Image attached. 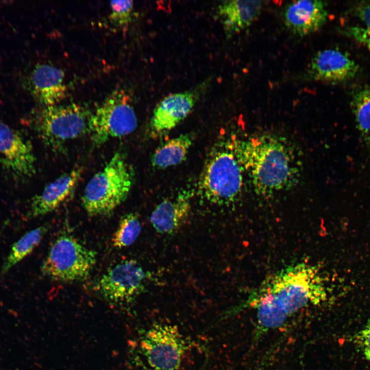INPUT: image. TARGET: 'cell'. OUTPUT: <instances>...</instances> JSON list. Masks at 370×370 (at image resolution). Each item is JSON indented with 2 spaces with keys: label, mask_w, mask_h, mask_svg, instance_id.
Listing matches in <instances>:
<instances>
[{
  "label": "cell",
  "mask_w": 370,
  "mask_h": 370,
  "mask_svg": "<svg viewBox=\"0 0 370 370\" xmlns=\"http://www.w3.org/2000/svg\"><path fill=\"white\" fill-rule=\"evenodd\" d=\"M192 142L193 136L190 134L169 140L154 153L152 159L153 166L157 169H165L181 163L186 160Z\"/></svg>",
  "instance_id": "d6986e66"
},
{
  "label": "cell",
  "mask_w": 370,
  "mask_h": 370,
  "mask_svg": "<svg viewBox=\"0 0 370 370\" xmlns=\"http://www.w3.org/2000/svg\"><path fill=\"white\" fill-rule=\"evenodd\" d=\"M133 178L134 173L124 155L117 152L84 189L82 203L87 214L89 216L110 214L127 198Z\"/></svg>",
  "instance_id": "3957f363"
},
{
  "label": "cell",
  "mask_w": 370,
  "mask_h": 370,
  "mask_svg": "<svg viewBox=\"0 0 370 370\" xmlns=\"http://www.w3.org/2000/svg\"><path fill=\"white\" fill-rule=\"evenodd\" d=\"M354 341L363 356L370 362V319L356 334Z\"/></svg>",
  "instance_id": "603a6c76"
},
{
  "label": "cell",
  "mask_w": 370,
  "mask_h": 370,
  "mask_svg": "<svg viewBox=\"0 0 370 370\" xmlns=\"http://www.w3.org/2000/svg\"><path fill=\"white\" fill-rule=\"evenodd\" d=\"M359 69V65L346 52L327 49L319 51L313 57L309 75L313 80L335 84L353 79Z\"/></svg>",
  "instance_id": "7c38bea8"
},
{
  "label": "cell",
  "mask_w": 370,
  "mask_h": 370,
  "mask_svg": "<svg viewBox=\"0 0 370 370\" xmlns=\"http://www.w3.org/2000/svg\"><path fill=\"white\" fill-rule=\"evenodd\" d=\"M261 1H226L218 6L217 16L227 36L249 27L259 15Z\"/></svg>",
  "instance_id": "e0dca14e"
},
{
  "label": "cell",
  "mask_w": 370,
  "mask_h": 370,
  "mask_svg": "<svg viewBox=\"0 0 370 370\" xmlns=\"http://www.w3.org/2000/svg\"><path fill=\"white\" fill-rule=\"evenodd\" d=\"M64 78L62 69L48 64H38L29 75L26 86L42 106L54 105L66 97Z\"/></svg>",
  "instance_id": "4fadbf2b"
},
{
  "label": "cell",
  "mask_w": 370,
  "mask_h": 370,
  "mask_svg": "<svg viewBox=\"0 0 370 370\" xmlns=\"http://www.w3.org/2000/svg\"><path fill=\"white\" fill-rule=\"evenodd\" d=\"M204 82L194 88L166 96L154 110L150 122L152 131L163 134L174 128L193 109L207 87Z\"/></svg>",
  "instance_id": "8fae6325"
},
{
  "label": "cell",
  "mask_w": 370,
  "mask_h": 370,
  "mask_svg": "<svg viewBox=\"0 0 370 370\" xmlns=\"http://www.w3.org/2000/svg\"><path fill=\"white\" fill-rule=\"evenodd\" d=\"M141 231V223L136 213L131 212L123 215L112 238L114 247L121 249L131 245Z\"/></svg>",
  "instance_id": "44dd1931"
},
{
  "label": "cell",
  "mask_w": 370,
  "mask_h": 370,
  "mask_svg": "<svg viewBox=\"0 0 370 370\" xmlns=\"http://www.w3.org/2000/svg\"><path fill=\"white\" fill-rule=\"evenodd\" d=\"M234 150L258 195L271 196L296 183L299 164L294 150L284 138L256 136L237 145Z\"/></svg>",
  "instance_id": "6da1fadb"
},
{
  "label": "cell",
  "mask_w": 370,
  "mask_h": 370,
  "mask_svg": "<svg viewBox=\"0 0 370 370\" xmlns=\"http://www.w3.org/2000/svg\"><path fill=\"white\" fill-rule=\"evenodd\" d=\"M90 115L75 103L42 106L31 115V125L46 146L61 152L70 140L89 133Z\"/></svg>",
  "instance_id": "277c9868"
},
{
  "label": "cell",
  "mask_w": 370,
  "mask_h": 370,
  "mask_svg": "<svg viewBox=\"0 0 370 370\" xmlns=\"http://www.w3.org/2000/svg\"><path fill=\"white\" fill-rule=\"evenodd\" d=\"M82 170L80 167L75 168L47 184L41 193L31 199L26 217L35 218L44 215L61 206L73 194Z\"/></svg>",
  "instance_id": "5bb4252c"
},
{
  "label": "cell",
  "mask_w": 370,
  "mask_h": 370,
  "mask_svg": "<svg viewBox=\"0 0 370 370\" xmlns=\"http://www.w3.org/2000/svg\"><path fill=\"white\" fill-rule=\"evenodd\" d=\"M349 12L357 17L370 29V1L354 2L349 8Z\"/></svg>",
  "instance_id": "d4e9b609"
},
{
  "label": "cell",
  "mask_w": 370,
  "mask_h": 370,
  "mask_svg": "<svg viewBox=\"0 0 370 370\" xmlns=\"http://www.w3.org/2000/svg\"><path fill=\"white\" fill-rule=\"evenodd\" d=\"M345 36L362 44L370 51V29L359 26H347L342 30Z\"/></svg>",
  "instance_id": "cb8c5ba5"
},
{
  "label": "cell",
  "mask_w": 370,
  "mask_h": 370,
  "mask_svg": "<svg viewBox=\"0 0 370 370\" xmlns=\"http://www.w3.org/2000/svg\"><path fill=\"white\" fill-rule=\"evenodd\" d=\"M49 227L48 224H45L28 231L15 242L1 267L0 276L5 274L12 267L31 254L40 244Z\"/></svg>",
  "instance_id": "ffe728a7"
},
{
  "label": "cell",
  "mask_w": 370,
  "mask_h": 370,
  "mask_svg": "<svg viewBox=\"0 0 370 370\" xmlns=\"http://www.w3.org/2000/svg\"><path fill=\"white\" fill-rule=\"evenodd\" d=\"M278 320L284 324L292 314L309 304L324 302L327 293L317 268L300 263L268 278L259 287Z\"/></svg>",
  "instance_id": "7a4b0ae2"
},
{
  "label": "cell",
  "mask_w": 370,
  "mask_h": 370,
  "mask_svg": "<svg viewBox=\"0 0 370 370\" xmlns=\"http://www.w3.org/2000/svg\"><path fill=\"white\" fill-rule=\"evenodd\" d=\"M191 347L176 326L160 322L143 332L139 343L146 370H180Z\"/></svg>",
  "instance_id": "52a82bcc"
},
{
  "label": "cell",
  "mask_w": 370,
  "mask_h": 370,
  "mask_svg": "<svg viewBox=\"0 0 370 370\" xmlns=\"http://www.w3.org/2000/svg\"><path fill=\"white\" fill-rule=\"evenodd\" d=\"M0 157L3 166L15 178L32 177L36 159L30 142L18 132L0 121Z\"/></svg>",
  "instance_id": "30bf717a"
},
{
  "label": "cell",
  "mask_w": 370,
  "mask_h": 370,
  "mask_svg": "<svg viewBox=\"0 0 370 370\" xmlns=\"http://www.w3.org/2000/svg\"><path fill=\"white\" fill-rule=\"evenodd\" d=\"M350 106L361 140L370 154V85H359L351 89Z\"/></svg>",
  "instance_id": "ac0fdd59"
},
{
  "label": "cell",
  "mask_w": 370,
  "mask_h": 370,
  "mask_svg": "<svg viewBox=\"0 0 370 370\" xmlns=\"http://www.w3.org/2000/svg\"><path fill=\"white\" fill-rule=\"evenodd\" d=\"M150 275L136 260H124L109 268L94 288L108 302L130 303L144 292Z\"/></svg>",
  "instance_id": "9c48e42d"
},
{
  "label": "cell",
  "mask_w": 370,
  "mask_h": 370,
  "mask_svg": "<svg viewBox=\"0 0 370 370\" xmlns=\"http://www.w3.org/2000/svg\"><path fill=\"white\" fill-rule=\"evenodd\" d=\"M284 16L286 26L291 32L305 36L324 25L327 17L326 4L317 0L294 1L286 6Z\"/></svg>",
  "instance_id": "9a60e30c"
},
{
  "label": "cell",
  "mask_w": 370,
  "mask_h": 370,
  "mask_svg": "<svg viewBox=\"0 0 370 370\" xmlns=\"http://www.w3.org/2000/svg\"><path fill=\"white\" fill-rule=\"evenodd\" d=\"M112 24L119 27L126 26L132 21L133 11L132 1H113L110 2Z\"/></svg>",
  "instance_id": "7402d4cb"
},
{
  "label": "cell",
  "mask_w": 370,
  "mask_h": 370,
  "mask_svg": "<svg viewBox=\"0 0 370 370\" xmlns=\"http://www.w3.org/2000/svg\"><path fill=\"white\" fill-rule=\"evenodd\" d=\"M137 126L136 115L129 95L123 89L109 95L90 113L89 129L94 146H100L110 139L127 135Z\"/></svg>",
  "instance_id": "ba28073f"
},
{
  "label": "cell",
  "mask_w": 370,
  "mask_h": 370,
  "mask_svg": "<svg viewBox=\"0 0 370 370\" xmlns=\"http://www.w3.org/2000/svg\"><path fill=\"white\" fill-rule=\"evenodd\" d=\"M243 168L229 147L214 151L208 157L199 178L198 188L208 201L229 205L241 193Z\"/></svg>",
  "instance_id": "5b68a950"
},
{
  "label": "cell",
  "mask_w": 370,
  "mask_h": 370,
  "mask_svg": "<svg viewBox=\"0 0 370 370\" xmlns=\"http://www.w3.org/2000/svg\"><path fill=\"white\" fill-rule=\"evenodd\" d=\"M190 208L189 193L181 194L158 205L151 215L150 222L157 232L173 234L185 223Z\"/></svg>",
  "instance_id": "2e32d148"
},
{
  "label": "cell",
  "mask_w": 370,
  "mask_h": 370,
  "mask_svg": "<svg viewBox=\"0 0 370 370\" xmlns=\"http://www.w3.org/2000/svg\"><path fill=\"white\" fill-rule=\"evenodd\" d=\"M97 253L69 234L58 236L51 245L41 266L42 274L62 283L83 281L89 275Z\"/></svg>",
  "instance_id": "8992f818"
}]
</instances>
